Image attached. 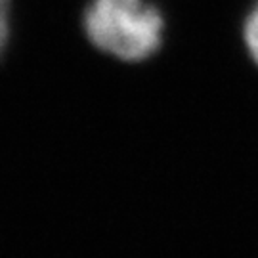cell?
<instances>
[{"label":"cell","instance_id":"obj_1","mask_svg":"<svg viewBox=\"0 0 258 258\" xmlns=\"http://www.w3.org/2000/svg\"><path fill=\"white\" fill-rule=\"evenodd\" d=\"M86 38L120 61H144L159 52L165 18L148 0H90L84 8Z\"/></svg>","mask_w":258,"mask_h":258},{"label":"cell","instance_id":"obj_2","mask_svg":"<svg viewBox=\"0 0 258 258\" xmlns=\"http://www.w3.org/2000/svg\"><path fill=\"white\" fill-rule=\"evenodd\" d=\"M243 38H245V46L249 50L252 61L258 65V0H256V4L250 8L249 16L245 19Z\"/></svg>","mask_w":258,"mask_h":258},{"label":"cell","instance_id":"obj_3","mask_svg":"<svg viewBox=\"0 0 258 258\" xmlns=\"http://www.w3.org/2000/svg\"><path fill=\"white\" fill-rule=\"evenodd\" d=\"M10 42V0H0V57Z\"/></svg>","mask_w":258,"mask_h":258}]
</instances>
